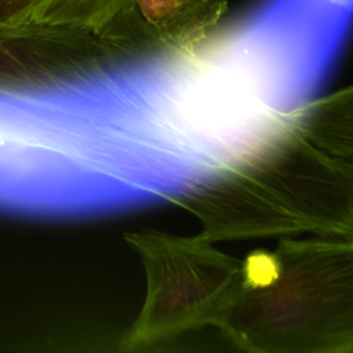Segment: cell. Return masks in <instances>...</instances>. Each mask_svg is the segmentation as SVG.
Segmentation results:
<instances>
[{
  "label": "cell",
  "instance_id": "obj_4",
  "mask_svg": "<svg viewBox=\"0 0 353 353\" xmlns=\"http://www.w3.org/2000/svg\"><path fill=\"white\" fill-rule=\"evenodd\" d=\"M142 54L91 28L29 19L0 23V92L44 94L95 85Z\"/></svg>",
  "mask_w": 353,
  "mask_h": 353
},
{
  "label": "cell",
  "instance_id": "obj_6",
  "mask_svg": "<svg viewBox=\"0 0 353 353\" xmlns=\"http://www.w3.org/2000/svg\"><path fill=\"white\" fill-rule=\"evenodd\" d=\"M291 119L313 143L353 167V84L310 99Z\"/></svg>",
  "mask_w": 353,
  "mask_h": 353
},
{
  "label": "cell",
  "instance_id": "obj_1",
  "mask_svg": "<svg viewBox=\"0 0 353 353\" xmlns=\"http://www.w3.org/2000/svg\"><path fill=\"white\" fill-rule=\"evenodd\" d=\"M172 204L193 214L199 236L211 243L346 236L353 233V167L313 143L290 117Z\"/></svg>",
  "mask_w": 353,
  "mask_h": 353
},
{
  "label": "cell",
  "instance_id": "obj_3",
  "mask_svg": "<svg viewBox=\"0 0 353 353\" xmlns=\"http://www.w3.org/2000/svg\"><path fill=\"white\" fill-rule=\"evenodd\" d=\"M125 241L146 273L142 309L119 349L134 352L205 325L216 327L243 279V261L216 250L199 234L130 232Z\"/></svg>",
  "mask_w": 353,
  "mask_h": 353
},
{
  "label": "cell",
  "instance_id": "obj_2",
  "mask_svg": "<svg viewBox=\"0 0 353 353\" xmlns=\"http://www.w3.org/2000/svg\"><path fill=\"white\" fill-rule=\"evenodd\" d=\"M216 327L254 353H353V233L283 239L247 255Z\"/></svg>",
  "mask_w": 353,
  "mask_h": 353
},
{
  "label": "cell",
  "instance_id": "obj_8",
  "mask_svg": "<svg viewBox=\"0 0 353 353\" xmlns=\"http://www.w3.org/2000/svg\"><path fill=\"white\" fill-rule=\"evenodd\" d=\"M43 0H0V23L17 25L33 19Z\"/></svg>",
  "mask_w": 353,
  "mask_h": 353
},
{
  "label": "cell",
  "instance_id": "obj_5",
  "mask_svg": "<svg viewBox=\"0 0 353 353\" xmlns=\"http://www.w3.org/2000/svg\"><path fill=\"white\" fill-rule=\"evenodd\" d=\"M226 10V0H132L119 33L143 51L188 50L215 30Z\"/></svg>",
  "mask_w": 353,
  "mask_h": 353
},
{
  "label": "cell",
  "instance_id": "obj_7",
  "mask_svg": "<svg viewBox=\"0 0 353 353\" xmlns=\"http://www.w3.org/2000/svg\"><path fill=\"white\" fill-rule=\"evenodd\" d=\"M132 10V0H43L33 19L57 25H76L105 30Z\"/></svg>",
  "mask_w": 353,
  "mask_h": 353
}]
</instances>
